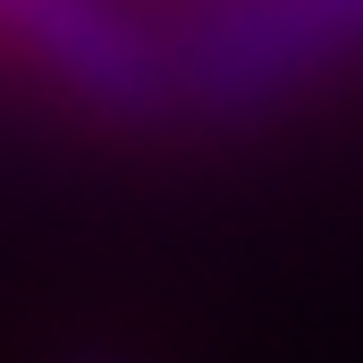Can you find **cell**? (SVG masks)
I'll list each match as a JSON object with an SVG mask.
<instances>
[{
	"label": "cell",
	"instance_id": "cell-1",
	"mask_svg": "<svg viewBox=\"0 0 363 363\" xmlns=\"http://www.w3.org/2000/svg\"><path fill=\"white\" fill-rule=\"evenodd\" d=\"M169 60L186 127L254 135L363 68V0H194Z\"/></svg>",
	"mask_w": 363,
	"mask_h": 363
},
{
	"label": "cell",
	"instance_id": "cell-2",
	"mask_svg": "<svg viewBox=\"0 0 363 363\" xmlns=\"http://www.w3.org/2000/svg\"><path fill=\"white\" fill-rule=\"evenodd\" d=\"M0 51L101 135L186 127L169 26L135 17L127 0H9L0 9Z\"/></svg>",
	"mask_w": 363,
	"mask_h": 363
},
{
	"label": "cell",
	"instance_id": "cell-3",
	"mask_svg": "<svg viewBox=\"0 0 363 363\" xmlns=\"http://www.w3.org/2000/svg\"><path fill=\"white\" fill-rule=\"evenodd\" d=\"M60 363H144V355H127V347H110V338H85V347H68Z\"/></svg>",
	"mask_w": 363,
	"mask_h": 363
},
{
	"label": "cell",
	"instance_id": "cell-4",
	"mask_svg": "<svg viewBox=\"0 0 363 363\" xmlns=\"http://www.w3.org/2000/svg\"><path fill=\"white\" fill-rule=\"evenodd\" d=\"M0 9H9V0H0Z\"/></svg>",
	"mask_w": 363,
	"mask_h": 363
}]
</instances>
